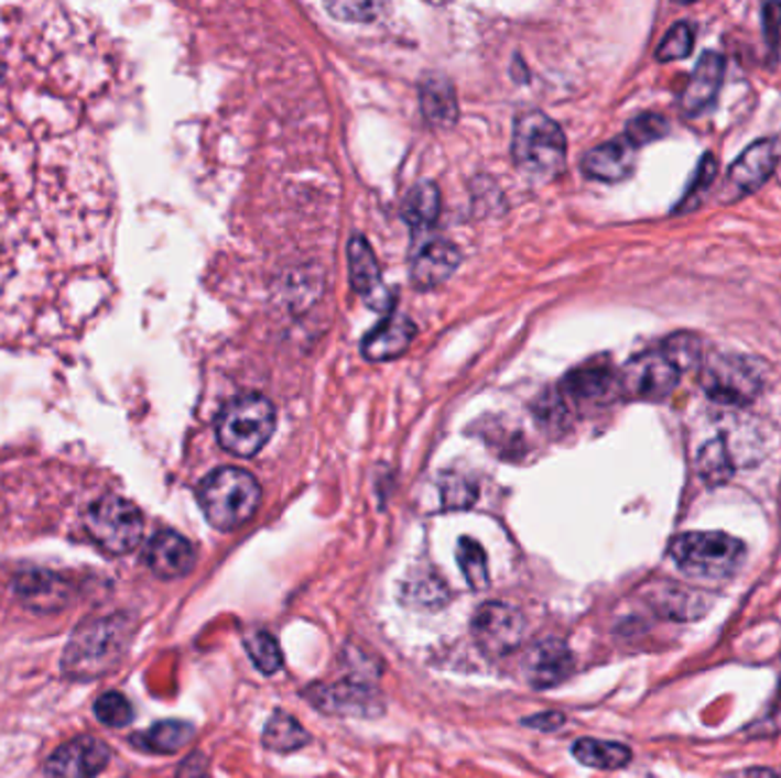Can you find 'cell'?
I'll return each instance as SVG.
<instances>
[{"instance_id":"1","label":"cell","mask_w":781,"mask_h":778,"mask_svg":"<svg viewBox=\"0 0 781 778\" xmlns=\"http://www.w3.org/2000/svg\"><path fill=\"white\" fill-rule=\"evenodd\" d=\"M133 633L135 626L127 614L87 621L69 639L62 656V669L78 680L108 673L127 656Z\"/></svg>"},{"instance_id":"2","label":"cell","mask_w":781,"mask_h":778,"mask_svg":"<svg viewBox=\"0 0 781 778\" xmlns=\"http://www.w3.org/2000/svg\"><path fill=\"white\" fill-rule=\"evenodd\" d=\"M197 501L206 521L223 533L238 530L252 518L261 503V486L252 473L242 469H217L197 491Z\"/></svg>"},{"instance_id":"3","label":"cell","mask_w":781,"mask_h":778,"mask_svg":"<svg viewBox=\"0 0 781 778\" xmlns=\"http://www.w3.org/2000/svg\"><path fill=\"white\" fill-rule=\"evenodd\" d=\"M670 557L685 576L727 580L740 571L747 546L720 530L683 533L670 541Z\"/></svg>"},{"instance_id":"4","label":"cell","mask_w":781,"mask_h":778,"mask_svg":"<svg viewBox=\"0 0 781 778\" xmlns=\"http://www.w3.org/2000/svg\"><path fill=\"white\" fill-rule=\"evenodd\" d=\"M276 425L270 399L257 393H245L225 404L217 416L215 434L220 446L236 457H254L272 437Z\"/></svg>"},{"instance_id":"5","label":"cell","mask_w":781,"mask_h":778,"mask_svg":"<svg viewBox=\"0 0 781 778\" xmlns=\"http://www.w3.org/2000/svg\"><path fill=\"white\" fill-rule=\"evenodd\" d=\"M512 153L517 165L533 176H555L567 158V140L553 119L530 110L517 119Z\"/></svg>"},{"instance_id":"6","label":"cell","mask_w":781,"mask_h":778,"mask_svg":"<svg viewBox=\"0 0 781 778\" xmlns=\"http://www.w3.org/2000/svg\"><path fill=\"white\" fill-rule=\"evenodd\" d=\"M85 527L94 544L110 555H127L144 535L142 512L119 495H104L85 514Z\"/></svg>"},{"instance_id":"7","label":"cell","mask_w":781,"mask_h":778,"mask_svg":"<svg viewBox=\"0 0 781 778\" xmlns=\"http://www.w3.org/2000/svg\"><path fill=\"white\" fill-rule=\"evenodd\" d=\"M761 363L740 354H711L702 363V388L720 404L745 407L763 391Z\"/></svg>"},{"instance_id":"8","label":"cell","mask_w":781,"mask_h":778,"mask_svg":"<svg viewBox=\"0 0 781 778\" xmlns=\"http://www.w3.org/2000/svg\"><path fill=\"white\" fill-rule=\"evenodd\" d=\"M617 375L619 395L640 402H661L670 397L683 377L663 348L633 357Z\"/></svg>"},{"instance_id":"9","label":"cell","mask_w":781,"mask_h":778,"mask_svg":"<svg viewBox=\"0 0 781 778\" xmlns=\"http://www.w3.org/2000/svg\"><path fill=\"white\" fill-rule=\"evenodd\" d=\"M777 161H779V149L774 140H759L752 146H747L725 176V183L720 188V201L736 204L742 197L757 193L774 174Z\"/></svg>"},{"instance_id":"10","label":"cell","mask_w":781,"mask_h":778,"mask_svg":"<svg viewBox=\"0 0 781 778\" xmlns=\"http://www.w3.org/2000/svg\"><path fill=\"white\" fill-rule=\"evenodd\" d=\"M306 697L314 708L338 714V717H378L384 710L380 692L359 680H340L336 684H316Z\"/></svg>"},{"instance_id":"11","label":"cell","mask_w":781,"mask_h":778,"mask_svg":"<svg viewBox=\"0 0 781 778\" xmlns=\"http://www.w3.org/2000/svg\"><path fill=\"white\" fill-rule=\"evenodd\" d=\"M525 621L506 603H485L474 616V635L489 656H508L523 639Z\"/></svg>"},{"instance_id":"12","label":"cell","mask_w":781,"mask_h":778,"mask_svg":"<svg viewBox=\"0 0 781 778\" xmlns=\"http://www.w3.org/2000/svg\"><path fill=\"white\" fill-rule=\"evenodd\" d=\"M110 760L108 744L97 737H78L59 749L46 763V778H97Z\"/></svg>"},{"instance_id":"13","label":"cell","mask_w":781,"mask_h":778,"mask_svg":"<svg viewBox=\"0 0 781 778\" xmlns=\"http://www.w3.org/2000/svg\"><path fill=\"white\" fill-rule=\"evenodd\" d=\"M348 261H350V278L357 295L364 299L366 306L372 310H389L391 308V291L387 288L382 270L378 259H375L370 244L355 235L348 246Z\"/></svg>"},{"instance_id":"14","label":"cell","mask_w":781,"mask_h":778,"mask_svg":"<svg viewBox=\"0 0 781 778\" xmlns=\"http://www.w3.org/2000/svg\"><path fill=\"white\" fill-rule=\"evenodd\" d=\"M723 78H725V57L720 53L706 51L699 57L688 85L683 89L681 112L685 117H697L706 108H711L717 99V91L723 87Z\"/></svg>"},{"instance_id":"15","label":"cell","mask_w":781,"mask_h":778,"mask_svg":"<svg viewBox=\"0 0 781 778\" xmlns=\"http://www.w3.org/2000/svg\"><path fill=\"white\" fill-rule=\"evenodd\" d=\"M147 565L161 578H181L195 567V548L174 530H163L147 546Z\"/></svg>"},{"instance_id":"16","label":"cell","mask_w":781,"mask_h":778,"mask_svg":"<svg viewBox=\"0 0 781 778\" xmlns=\"http://www.w3.org/2000/svg\"><path fill=\"white\" fill-rule=\"evenodd\" d=\"M574 671V656L565 642L546 639L528 658V680L538 690H549L567 680Z\"/></svg>"},{"instance_id":"17","label":"cell","mask_w":781,"mask_h":778,"mask_svg":"<svg viewBox=\"0 0 781 778\" xmlns=\"http://www.w3.org/2000/svg\"><path fill=\"white\" fill-rule=\"evenodd\" d=\"M459 265V252L448 240H427L412 261V282L421 291L442 286Z\"/></svg>"},{"instance_id":"18","label":"cell","mask_w":781,"mask_h":778,"mask_svg":"<svg viewBox=\"0 0 781 778\" xmlns=\"http://www.w3.org/2000/svg\"><path fill=\"white\" fill-rule=\"evenodd\" d=\"M14 591L28 607L44 610V612L65 607L72 596L69 582L48 571L19 573L14 580Z\"/></svg>"},{"instance_id":"19","label":"cell","mask_w":781,"mask_h":778,"mask_svg":"<svg viewBox=\"0 0 781 778\" xmlns=\"http://www.w3.org/2000/svg\"><path fill=\"white\" fill-rule=\"evenodd\" d=\"M636 146L627 138H617L592 149L583 158V169L587 176L617 183L627 178L636 167Z\"/></svg>"},{"instance_id":"20","label":"cell","mask_w":781,"mask_h":778,"mask_svg":"<svg viewBox=\"0 0 781 778\" xmlns=\"http://www.w3.org/2000/svg\"><path fill=\"white\" fill-rule=\"evenodd\" d=\"M414 333H416V329L410 318L391 316L364 338L361 352L368 361L395 359L412 346Z\"/></svg>"},{"instance_id":"21","label":"cell","mask_w":781,"mask_h":778,"mask_svg":"<svg viewBox=\"0 0 781 778\" xmlns=\"http://www.w3.org/2000/svg\"><path fill=\"white\" fill-rule=\"evenodd\" d=\"M565 393L581 404H599L619 395V375L608 365H583L567 375Z\"/></svg>"},{"instance_id":"22","label":"cell","mask_w":781,"mask_h":778,"mask_svg":"<svg viewBox=\"0 0 781 778\" xmlns=\"http://www.w3.org/2000/svg\"><path fill=\"white\" fill-rule=\"evenodd\" d=\"M649 603L659 610L663 616L668 618H676V621H691V618H699L706 614L711 601L704 594V591H695V589H685L676 582H665V584H655L653 594L647 596Z\"/></svg>"},{"instance_id":"23","label":"cell","mask_w":781,"mask_h":778,"mask_svg":"<svg viewBox=\"0 0 781 778\" xmlns=\"http://www.w3.org/2000/svg\"><path fill=\"white\" fill-rule=\"evenodd\" d=\"M421 108L434 127H451L457 119V99L453 85L442 76H427L421 85Z\"/></svg>"},{"instance_id":"24","label":"cell","mask_w":781,"mask_h":778,"mask_svg":"<svg viewBox=\"0 0 781 778\" xmlns=\"http://www.w3.org/2000/svg\"><path fill=\"white\" fill-rule=\"evenodd\" d=\"M572 754L578 758V763L595 767V769H621L631 763V749L627 744L619 742H601V739H592V737H583L574 744Z\"/></svg>"},{"instance_id":"25","label":"cell","mask_w":781,"mask_h":778,"mask_svg":"<svg viewBox=\"0 0 781 778\" xmlns=\"http://www.w3.org/2000/svg\"><path fill=\"white\" fill-rule=\"evenodd\" d=\"M442 210V197L434 183H419L410 190L408 199L402 204V220L414 231H423L434 224Z\"/></svg>"},{"instance_id":"26","label":"cell","mask_w":781,"mask_h":778,"mask_svg":"<svg viewBox=\"0 0 781 778\" xmlns=\"http://www.w3.org/2000/svg\"><path fill=\"white\" fill-rule=\"evenodd\" d=\"M311 742V735L300 726V722H295V717H291L289 712H274L265 731H263V746L270 752L276 754H291L302 749Z\"/></svg>"},{"instance_id":"27","label":"cell","mask_w":781,"mask_h":778,"mask_svg":"<svg viewBox=\"0 0 781 778\" xmlns=\"http://www.w3.org/2000/svg\"><path fill=\"white\" fill-rule=\"evenodd\" d=\"M695 465H697V475L711 489L723 486L734 478V461L725 439H713L704 443L702 450L697 452Z\"/></svg>"},{"instance_id":"28","label":"cell","mask_w":781,"mask_h":778,"mask_svg":"<svg viewBox=\"0 0 781 778\" xmlns=\"http://www.w3.org/2000/svg\"><path fill=\"white\" fill-rule=\"evenodd\" d=\"M195 728L185 722H161L133 739L151 754H176L193 739Z\"/></svg>"},{"instance_id":"29","label":"cell","mask_w":781,"mask_h":778,"mask_svg":"<svg viewBox=\"0 0 781 778\" xmlns=\"http://www.w3.org/2000/svg\"><path fill=\"white\" fill-rule=\"evenodd\" d=\"M457 562L459 569L466 578V582L474 589H485L489 584V571H487V555L478 541L471 537H464L457 544Z\"/></svg>"},{"instance_id":"30","label":"cell","mask_w":781,"mask_h":778,"mask_svg":"<svg viewBox=\"0 0 781 778\" xmlns=\"http://www.w3.org/2000/svg\"><path fill=\"white\" fill-rule=\"evenodd\" d=\"M245 648L249 660L254 662V667L263 673H274L284 665V656H281V648L276 639L265 633V631H254L245 637Z\"/></svg>"},{"instance_id":"31","label":"cell","mask_w":781,"mask_h":778,"mask_svg":"<svg viewBox=\"0 0 781 778\" xmlns=\"http://www.w3.org/2000/svg\"><path fill=\"white\" fill-rule=\"evenodd\" d=\"M665 354L674 361V365L681 370V375L685 372H691L693 368H699L704 361V350H702V340L695 333H674L670 336L663 346Z\"/></svg>"},{"instance_id":"32","label":"cell","mask_w":781,"mask_h":778,"mask_svg":"<svg viewBox=\"0 0 781 778\" xmlns=\"http://www.w3.org/2000/svg\"><path fill=\"white\" fill-rule=\"evenodd\" d=\"M693 44H695V40H693L691 23L679 21V23H674L668 30V35L663 37L661 46L655 48V59H659V62H672V59L688 57L691 51H693Z\"/></svg>"},{"instance_id":"33","label":"cell","mask_w":781,"mask_h":778,"mask_svg":"<svg viewBox=\"0 0 781 778\" xmlns=\"http://www.w3.org/2000/svg\"><path fill=\"white\" fill-rule=\"evenodd\" d=\"M94 714H97L99 722L112 728L127 726L133 720V705L129 699L119 692H108L97 699L94 703Z\"/></svg>"},{"instance_id":"34","label":"cell","mask_w":781,"mask_h":778,"mask_svg":"<svg viewBox=\"0 0 781 778\" xmlns=\"http://www.w3.org/2000/svg\"><path fill=\"white\" fill-rule=\"evenodd\" d=\"M670 131V123L665 117L661 114H653V112H644V114H638L636 119L629 121V127H627V138L636 149L642 146V144H649L653 140H661L665 138Z\"/></svg>"},{"instance_id":"35","label":"cell","mask_w":781,"mask_h":778,"mask_svg":"<svg viewBox=\"0 0 781 778\" xmlns=\"http://www.w3.org/2000/svg\"><path fill=\"white\" fill-rule=\"evenodd\" d=\"M715 174H717V161H715V155L706 153L704 158H702V163H699V167H697V174H695V178H693V183H691V188H688V193H685V197H683L681 206L676 208V212H685V210L695 208V206L699 204L702 195L713 185Z\"/></svg>"},{"instance_id":"36","label":"cell","mask_w":781,"mask_h":778,"mask_svg":"<svg viewBox=\"0 0 781 778\" xmlns=\"http://www.w3.org/2000/svg\"><path fill=\"white\" fill-rule=\"evenodd\" d=\"M779 733H781V673L770 708L766 710L763 717H759L752 726L745 728V735L749 739H768V737H777Z\"/></svg>"},{"instance_id":"37","label":"cell","mask_w":781,"mask_h":778,"mask_svg":"<svg viewBox=\"0 0 781 778\" xmlns=\"http://www.w3.org/2000/svg\"><path fill=\"white\" fill-rule=\"evenodd\" d=\"M442 493H444V505L446 507H468L474 503V497H476V486L464 480V478H455V475H448L442 484Z\"/></svg>"},{"instance_id":"38","label":"cell","mask_w":781,"mask_h":778,"mask_svg":"<svg viewBox=\"0 0 781 778\" xmlns=\"http://www.w3.org/2000/svg\"><path fill=\"white\" fill-rule=\"evenodd\" d=\"M327 12L332 17H336L338 21H375V17H378L380 12V6H375V3H334V6H327Z\"/></svg>"},{"instance_id":"39","label":"cell","mask_w":781,"mask_h":778,"mask_svg":"<svg viewBox=\"0 0 781 778\" xmlns=\"http://www.w3.org/2000/svg\"><path fill=\"white\" fill-rule=\"evenodd\" d=\"M523 724L530 728H540V731H555L565 724V717H562L560 712H544V714H535V717L523 720Z\"/></svg>"},{"instance_id":"40","label":"cell","mask_w":781,"mask_h":778,"mask_svg":"<svg viewBox=\"0 0 781 778\" xmlns=\"http://www.w3.org/2000/svg\"><path fill=\"white\" fill-rule=\"evenodd\" d=\"M204 774H206V760L202 754H195L191 760L183 763L178 778H204Z\"/></svg>"},{"instance_id":"41","label":"cell","mask_w":781,"mask_h":778,"mask_svg":"<svg viewBox=\"0 0 781 778\" xmlns=\"http://www.w3.org/2000/svg\"><path fill=\"white\" fill-rule=\"evenodd\" d=\"M772 12H774V3L763 8V28H766V35L770 42H774L779 37V25H781V10L777 12V17H772Z\"/></svg>"},{"instance_id":"42","label":"cell","mask_w":781,"mask_h":778,"mask_svg":"<svg viewBox=\"0 0 781 778\" xmlns=\"http://www.w3.org/2000/svg\"><path fill=\"white\" fill-rule=\"evenodd\" d=\"M745 778H781L777 771L772 769H766V767H755V769H747L745 771Z\"/></svg>"}]
</instances>
